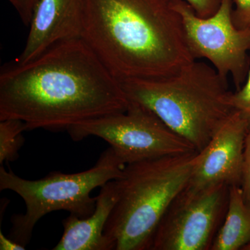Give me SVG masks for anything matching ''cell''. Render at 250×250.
I'll return each instance as SVG.
<instances>
[{"label": "cell", "mask_w": 250, "mask_h": 250, "mask_svg": "<svg viewBox=\"0 0 250 250\" xmlns=\"http://www.w3.org/2000/svg\"><path fill=\"white\" fill-rule=\"evenodd\" d=\"M243 177L241 188L245 200L250 202V129L246 135L244 146Z\"/></svg>", "instance_id": "17"}, {"label": "cell", "mask_w": 250, "mask_h": 250, "mask_svg": "<svg viewBox=\"0 0 250 250\" xmlns=\"http://www.w3.org/2000/svg\"><path fill=\"white\" fill-rule=\"evenodd\" d=\"M18 11L24 25H30L33 15L40 0H9Z\"/></svg>", "instance_id": "18"}, {"label": "cell", "mask_w": 250, "mask_h": 250, "mask_svg": "<svg viewBox=\"0 0 250 250\" xmlns=\"http://www.w3.org/2000/svg\"><path fill=\"white\" fill-rule=\"evenodd\" d=\"M199 152L127 164L117 179L119 196L104 230L108 250H150L169 205L187 186Z\"/></svg>", "instance_id": "4"}, {"label": "cell", "mask_w": 250, "mask_h": 250, "mask_svg": "<svg viewBox=\"0 0 250 250\" xmlns=\"http://www.w3.org/2000/svg\"><path fill=\"white\" fill-rule=\"evenodd\" d=\"M190 4L197 16L209 18L214 15L221 5L222 0H185Z\"/></svg>", "instance_id": "16"}, {"label": "cell", "mask_w": 250, "mask_h": 250, "mask_svg": "<svg viewBox=\"0 0 250 250\" xmlns=\"http://www.w3.org/2000/svg\"><path fill=\"white\" fill-rule=\"evenodd\" d=\"M120 83L129 102L152 111L198 152L236 111L228 80L215 67L196 60L167 78Z\"/></svg>", "instance_id": "3"}, {"label": "cell", "mask_w": 250, "mask_h": 250, "mask_svg": "<svg viewBox=\"0 0 250 250\" xmlns=\"http://www.w3.org/2000/svg\"><path fill=\"white\" fill-rule=\"evenodd\" d=\"M180 15L193 58L208 59L223 78L232 77L236 90L244 84L250 66V30L233 22L234 0H222L217 12L202 18L185 0H170Z\"/></svg>", "instance_id": "8"}, {"label": "cell", "mask_w": 250, "mask_h": 250, "mask_svg": "<svg viewBox=\"0 0 250 250\" xmlns=\"http://www.w3.org/2000/svg\"><path fill=\"white\" fill-rule=\"evenodd\" d=\"M250 129L246 118L239 112L235 111L207 147L199 152L187 186L194 188L218 184L241 187L245 140Z\"/></svg>", "instance_id": "9"}, {"label": "cell", "mask_w": 250, "mask_h": 250, "mask_svg": "<svg viewBox=\"0 0 250 250\" xmlns=\"http://www.w3.org/2000/svg\"><path fill=\"white\" fill-rule=\"evenodd\" d=\"M67 132L75 141L101 138L125 165L197 151L154 113L132 102L125 111L83 122Z\"/></svg>", "instance_id": "6"}, {"label": "cell", "mask_w": 250, "mask_h": 250, "mask_svg": "<svg viewBox=\"0 0 250 250\" xmlns=\"http://www.w3.org/2000/svg\"><path fill=\"white\" fill-rule=\"evenodd\" d=\"M119 196L117 179L101 187L91 215L80 218L70 215L62 220L63 233L54 250H108L104 230Z\"/></svg>", "instance_id": "11"}, {"label": "cell", "mask_w": 250, "mask_h": 250, "mask_svg": "<svg viewBox=\"0 0 250 250\" xmlns=\"http://www.w3.org/2000/svg\"><path fill=\"white\" fill-rule=\"evenodd\" d=\"M250 243V202L241 186L229 187L228 211L210 250H239Z\"/></svg>", "instance_id": "12"}, {"label": "cell", "mask_w": 250, "mask_h": 250, "mask_svg": "<svg viewBox=\"0 0 250 250\" xmlns=\"http://www.w3.org/2000/svg\"><path fill=\"white\" fill-rule=\"evenodd\" d=\"M81 39L117 80H160L195 59L170 0H82Z\"/></svg>", "instance_id": "2"}, {"label": "cell", "mask_w": 250, "mask_h": 250, "mask_svg": "<svg viewBox=\"0 0 250 250\" xmlns=\"http://www.w3.org/2000/svg\"><path fill=\"white\" fill-rule=\"evenodd\" d=\"M26 248L12 238L5 236L2 231H0V250H24Z\"/></svg>", "instance_id": "19"}, {"label": "cell", "mask_w": 250, "mask_h": 250, "mask_svg": "<svg viewBox=\"0 0 250 250\" xmlns=\"http://www.w3.org/2000/svg\"><path fill=\"white\" fill-rule=\"evenodd\" d=\"M125 166L111 147L102 153L92 168L78 173L52 172L44 178L28 180L1 166L0 190L16 192L26 206L25 213L11 218L10 238L26 247L38 222L56 210H66L80 218L89 216L97 201V197L90 196L91 192L120 178Z\"/></svg>", "instance_id": "5"}, {"label": "cell", "mask_w": 250, "mask_h": 250, "mask_svg": "<svg viewBox=\"0 0 250 250\" xmlns=\"http://www.w3.org/2000/svg\"><path fill=\"white\" fill-rule=\"evenodd\" d=\"M233 22L238 29L250 30V0H234Z\"/></svg>", "instance_id": "15"}, {"label": "cell", "mask_w": 250, "mask_h": 250, "mask_svg": "<svg viewBox=\"0 0 250 250\" xmlns=\"http://www.w3.org/2000/svg\"><path fill=\"white\" fill-rule=\"evenodd\" d=\"M129 104L119 81L81 38L25 63L4 64L0 72V121L19 120L27 131H68Z\"/></svg>", "instance_id": "1"}, {"label": "cell", "mask_w": 250, "mask_h": 250, "mask_svg": "<svg viewBox=\"0 0 250 250\" xmlns=\"http://www.w3.org/2000/svg\"><path fill=\"white\" fill-rule=\"evenodd\" d=\"M25 131V124L19 120L0 121V165L17 160L20 149L25 142L22 136Z\"/></svg>", "instance_id": "13"}, {"label": "cell", "mask_w": 250, "mask_h": 250, "mask_svg": "<svg viewBox=\"0 0 250 250\" xmlns=\"http://www.w3.org/2000/svg\"><path fill=\"white\" fill-rule=\"evenodd\" d=\"M82 23V0H40L24 48L15 62L25 63L59 42L81 38Z\"/></svg>", "instance_id": "10"}, {"label": "cell", "mask_w": 250, "mask_h": 250, "mask_svg": "<svg viewBox=\"0 0 250 250\" xmlns=\"http://www.w3.org/2000/svg\"><path fill=\"white\" fill-rule=\"evenodd\" d=\"M231 103L233 109L246 118L250 128V66L244 84L231 94Z\"/></svg>", "instance_id": "14"}, {"label": "cell", "mask_w": 250, "mask_h": 250, "mask_svg": "<svg viewBox=\"0 0 250 250\" xmlns=\"http://www.w3.org/2000/svg\"><path fill=\"white\" fill-rule=\"evenodd\" d=\"M229 186H186L163 215L151 250H210L228 211Z\"/></svg>", "instance_id": "7"}, {"label": "cell", "mask_w": 250, "mask_h": 250, "mask_svg": "<svg viewBox=\"0 0 250 250\" xmlns=\"http://www.w3.org/2000/svg\"><path fill=\"white\" fill-rule=\"evenodd\" d=\"M243 250H250V243L249 244L247 245L246 247H244Z\"/></svg>", "instance_id": "20"}]
</instances>
